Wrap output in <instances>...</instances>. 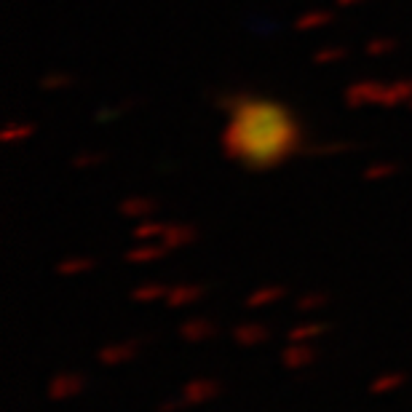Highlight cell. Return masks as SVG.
I'll return each mask as SVG.
<instances>
[{
    "label": "cell",
    "instance_id": "ffe728a7",
    "mask_svg": "<svg viewBox=\"0 0 412 412\" xmlns=\"http://www.w3.org/2000/svg\"><path fill=\"white\" fill-rule=\"evenodd\" d=\"M97 265L94 257H65L56 263V273L59 276H78V273H86Z\"/></svg>",
    "mask_w": 412,
    "mask_h": 412
},
{
    "label": "cell",
    "instance_id": "4dcf8cb0",
    "mask_svg": "<svg viewBox=\"0 0 412 412\" xmlns=\"http://www.w3.org/2000/svg\"><path fill=\"white\" fill-rule=\"evenodd\" d=\"M340 8H354V6H359V3H364V0H335Z\"/></svg>",
    "mask_w": 412,
    "mask_h": 412
},
{
    "label": "cell",
    "instance_id": "52a82bcc",
    "mask_svg": "<svg viewBox=\"0 0 412 412\" xmlns=\"http://www.w3.org/2000/svg\"><path fill=\"white\" fill-rule=\"evenodd\" d=\"M316 356H318V351H316L311 343H305V340H300V343H290L284 351H281V364L292 369V372H300V369H305V367H311L316 362Z\"/></svg>",
    "mask_w": 412,
    "mask_h": 412
},
{
    "label": "cell",
    "instance_id": "4fadbf2b",
    "mask_svg": "<svg viewBox=\"0 0 412 412\" xmlns=\"http://www.w3.org/2000/svg\"><path fill=\"white\" fill-rule=\"evenodd\" d=\"M412 99V78H402L386 86V97L383 107H399V105H410Z\"/></svg>",
    "mask_w": 412,
    "mask_h": 412
},
{
    "label": "cell",
    "instance_id": "2e32d148",
    "mask_svg": "<svg viewBox=\"0 0 412 412\" xmlns=\"http://www.w3.org/2000/svg\"><path fill=\"white\" fill-rule=\"evenodd\" d=\"M404 383H407V372H386V375H380V378H375L369 383V393L372 396H383V393H391V391L402 388Z\"/></svg>",
    "mask_w": 412,
    "mask_h": 412
},
{
    "label": "cell",
    "instance_id": "8fae6325",
    "mask_svg": "<svg viewBox=\"0 0 412 412\" xmlns=\"http://www.w3.org/2000/svg\"><path fill=\"white\" fill-rule=\"evenodd\" d=\"M204 294H206L204 284H174L166 294V305L169 308H185V305L198 303Z\"/></svg>",
    "mask_w": 412,
    "mask_h": 412
},
{
    "label": "cell",
    "instance_id": "6da1fadb",
    "mask_svg": "<svg viewBox=\"0 0 412 412\" xmlns=\"http://www.w3.org/2000/svg\"><path fill=\"white\" fill-rule=\"evenodd\" d=\"M217 105L230 116L222 131L225 158L249 171H268L303 153V126L284 102L230 91L219 94Z\"/></svg>",
    "mask_w": 412,
    "mask_h": 412
},
{
    "label": "cell",
    "instance_id": "4316f807",
    "mask_svg": "<svg viewBox=\"0 0 412 412\" xmlns=\"http://www.w3.org/2000/svg\"><path fill=\"white\" fill-rule=\"evenodd\" d=\"M327 303H329V292H308V294L297 297L294 308L303 311V314H308V311H316V308H324Z\"/></svg>",
    "mask_w": 412,
    "mask_h": 412
},
{
    "label": "cell",
    "instance_id": "8992f818",
    "mask_svg": "<svg viewBox=\"0 0 412 412\" xmlns=\"http://www.w3.org/2000/svg\"><path fill=\"white\" fill-rule=\"evenodd\" d=\"M177 332H180V338L185 340V343H204V340L217 338L219 327L212 318H206V316H191V318H185L180 324Z\"/></svg>",
    "mask_w": 412,
    "mask_h": 412
},
{
    "label": "cell",
    "instance_id": "484cf974",
    "mask_svg": "<svg viewBox=\"0 0 412 412\" xmlns=\"http://www.w3.org/2000/svg\"><path fill=\"white\" fill-rule=\"evenodd\" d=\"M399 49V41L396 38H372V41H367V56H372V59H378V56H388V54H393V51Z\"/></svg>",
    "mask_w": 412,
    "mask_h": 412
},
{
    "label": "cell",
    "instance_id": "1f68e13d",
    "mask_svg": "<svg viewBox=\"0 0 412 412\" xmlns=\"http://www.w3.org/2000/svg\"><path fill=\"white\" fill-rule=\"evenodd\" d=\"M407 107H410V113H412V99H410V105H407Z\"/></svg>",
    "mask_w": 412,
    "mask_h": 412
},
{
    "label": "cell",
    "instance_id": "ac0fdd59",
    "mask_svg": "<svg viewBox=\"0 0 412 412\" xmlns=\"http://www.w3.org/2000/svg\"><path fill=\"white\" fill-rule=\"evenodd\" d=\"M171 287L166 284H158V281H153V284H142V287H137V290H131V300L134 303H155V300H166V294H169Z\"/></svg>",
    "mask_w": 412,
    "mask_h": 412
},
{
    "label": "cell",
    "instance_id": "30bf717a",
    "mask_svg": "<svg viewBox=\"0 0 412 412\" xmlns=\"http://www.w3.org/2000/svg\"><path fill=\"white\" fill-rule=\"evenodd\" d=\"M118 212L121 217H145L150 219L158 212V201L150 198V195H129L118 204Z\"/></svg>",
    "mask_w": 412,
    "mask_h": 412
},
{
    "label": "cell",
    "instance_id": "83f0119b",
    "mask_svg": "<svg viewBox=\"0 0 412 412\" xmlns=\"http://www.w3.org/2000/svg\"><path fill=\"white\" fill-rule=\"evenodd\" d=\"M393 174H399V164H372V166L364 169V180L378 182V180H388Z\"/></svg>",
    "mask_w": 412,
    "mask_h": 412
},
{
    "label": "cell",
    "instance_id": "ba28073f",
    "mask_svg": "<svg viewBox=\"0 0 412 412\" xmlns=\"http://www.w3.org/2000/svg\"><path fill=\"white\" fill-rule=\"evenodd\" d=\"M230 335L236 340V345H241V348H257V345L270 340V327L257 324V321H243V324L233 327Z\"/></svg>",
    "mask_w": 412,
    "mask_h": 412
},
{
    "label": "cell",
    "instance_id": "5b68a950",
    "mask_svg": "<svg viewBox=\"0 0 412 412\" xmlns=\"http://www.w3.org/2000/svg\"><path fill=\"white\" fill-rule=\"evenodd\" d=\"M219 393H222L219 380H215V378H193L182 386V402L188 407H193V404H204L209 399H217Z\"/></svg>",
    "mask_w": 412,
    "mask_h": 412
},
{
    "label": "cell",
    "instance_id": "9c48e42d",
    "mask_svg": "<svg viewBox=\"0 0 412 412\" xmlns=\"http://www.w3.org/2000/svg\"><path fill=\"white\" fill-rule=\"evenodd\" d=\"M198 239V228L191 225V222H169V230L161 236V243L169 249V252H177V249H185Z\"/></svg>",
    "mask_w": 412,
    "mask_h": 412
},
{
    "label": "cell",
    "instance_id": "5bb4252c",
    "mask_svg": "<svg viewBox=\"0 0 412 412\" xmlns=\"http://www.w3.org/2000/svg\"><path fill=\"white\" fill-rule=\"evenodd\" d=\"M281 297H287V287H281V284H268V287H260V290H254L246 300H243V305L246 308H263V305H270V303H276V300H281Z\"/></svg>",
    "mask_w": 412,
    "mask_h": 412
},
{
    "label": "cell",
    "instance_id": "3957f363",
    "mask_svg": "<svg viewBox=\"0 0 412 412\" xmlns=\"http://www.w3.org/2000/svg\"><path fill=\"white\" fill-rule=\"evenodd\" d=\"M86 386H89V380H86L83 372L62 369V372H56V375L49 380L46 393H49L51 402H70V399H75V396H80V393L86 391Z\"/></svg>",
    "mask_w": 412,
    "mask_h": 412
},
{
    "label": "cell",
    "instance_id": "277c9868",
    "mask_svg": "<svg viewBox=\"0 0 412 412\" xmlns=\"http://www.w3.org/2000/svg\"><path fill=\"white\" fill-rule=\"evenodd\" d=\"M147 340H153V338L145 335V338H134V340H123V343L102 345V348L97 351V362L105 364V367H116V364L131 362V359L140 354V348L145 345Z\"/></svg>",
    "mask_w": 412,
    "mask_h": 412
},
{
    "label": "cell",
    "instance_id": "7c38bea8",
    "mask_svg": "<svg viewBox=\"0 0 412 412\" xmlns=\"http://www.w3.org/2000/svg\"><path fill=\"white\" fill-rule=\"evenodd\" d=\"M335 22V14L332 11H324V8H314V11H305L294 19V30L300 32H314V30H321V27L332 25Z\"/></svg>",
    "mask_w": 412,
    "mask_h": 412
},
{
    "label": "cell",
    "instance_id": "d6986e66",
    "mask_svg": "<svg viewBox=\"0 0 412 412\" xmlns=\"http://www.w3.org/2000/svg\"><path fill=\"white\" fill-rule=\"evenodd\" d=\"M105 161H107L105 150H89V147H83L80 153H75L73 158H70V166L73 169H97Z\"/></svg>",
    "mask_w": 412,
    "mask_h": 412
},
{
    "label": "cell",
    "instance_id": "44dd1931",
    "mask_svg": "<svg viewBox=\"0 0 412 412\" xmlns=\"http://www.w3.org/2000/svg\"><path fill=\"white\" fill-rule=\"evenodd\" d=\"M169 230V222H161V219H145V222H140L137 228H134V239H140V241H150V239H161L164 233Z\"/></svg>",
    "mask_w": 412,
    "mask_h": 412
},
{
    "label": "cell",
    "instance_id": "9a60e30c",
    "mask_svg": "<svg viewBox=\"0 0 412 412\" xmlns=\"http://www.w3.org/2000/svg\"><path fill=\"white\" fill-rule=\"evenodd\" d=\"M169 254V249L164 246V243H147V246H134V249H129L123 257H126V263H134V265H142V263H155V260H161V257H166Z\"/></svg>",
    "mask_w": 412,
    "mask_h": 412
},
{
    "label": "cell",
    "instance_id": "f1b7e54d",
    "mask_svg": "<svg viewBox=\"0 0 412 412\" xmlns=\"http://www.w3.org/2000/svg\"><path fill=\"white\" fill-rule=\"evenodd\" d=\"M137 102H140V99H131V102L126 99V102H121L118 107H107V105H105V107L99 110L97 116H94V121H97V123H110V121H116V118H118V116H123L126 110H131V107H134Z\"/></svg>",
    "mask_w": 412,
    "mask_h": 412
},
{
    "label": "cell",
    "instance_id": "d4e9b609",
    "mask_svg": "<svg viewBox=\"0 0 412 412\" xmlns=\"http://www.w3.org/2000/svg\"><path fill=\"white\" fill-rule=\"evenodd\" d=\"M38 86H41L43 91H65V89L75 86V75H70V73H49V75H43V78L38 80Z\"/></svg>",
    "mask_w": 412,
    "mask_h": 412
},
{
    "label": "cell",
    "instance_id": "cb8c5ba5",
    "mask_svg": "<svg viewBox=\"0 0 412 412\" xmlns=\"http://www.w3.org/2000/svg\"><path fill=\"white\" fill-rule=\"evenodd\" d=\"M359 150L356 142H327V145H316V147H303L305 155H343V153H354Z\"/></svg>",
    "mask_w": 412,
    "mask_h": 412
},
{
    "label": "cell",
    "instance_id": "603a6c76",
    "mask_svg": "<svg viewBox=\"0 0 412 412\" xmlns=\"http://www.w3.org/2000/svg\"><path fill=\"white\" fill-rule=\"evenodd\" d=\"M345 59H348V49H343V46H321L311 56L314 65H338V62H345Z\"/></svg>",
    "mask_w": 412,
    "mask_h": 412
},
{
    "label": "cell",
    "instance_id": "7a4b0ae2",
    "mask_svg": "<svg viewBox=\"0 0 412 412\" xmlns=\"http://www.w3.org/2000/svg\"><path fill=\"white\" fill-rule=\"evenodd\" d=\"M386 86L383 80H356L345 89L343 94V102L345 107L351 110H359V107H369V105H378L383 107V97H386Z\"/></svg>",
    "mask_w": 412,
    "mask_h": 412
},
{
    "label": "cell",
    "instance_id": "7402d4cb",
    "mask_svg": "<svg viewBox=\"0 0 412 412\" xmlns=\"http://www.w3.org/2000/svg\"><path fill=\"white\" fill-rule=\"evenodd\" d=\"M35 131H38V126H35V123H8V126L3 129V134H0V140L11 145V142H22V140H30Z\"/></svg>",
    "mask_w": 412,
    "mask_h": 412
},
{
    "label": "cell",
    "instance_id": "f546056e",
    "mask_svg": "<svg viewBox=\"0 0 412 412\" xmlns=\"http://www.w3.org/2000/svg\"><path fill=\"white\" fill-rule=\"evenodd\" d=\"M182 407H188L182 399H171V402H164V404L158 407V412H177V410H182Z\"/></svg>",
    "mask_w": 412,
    "mask_h": 412
},
{
    "label": "cell",
    "instance_id": "e0dca14e",
    "mask_svg": "<svg viewBox=\"0 0 412 412\" xmlns=\"http://www.w3.org/2000/svg\"><path fill=\"white\" fill-rule=\"evenodd\" d=\"M329 332V324H324V321H311V324H297V327H292L290 332H287V340L290 343H300V340H316L321 338V335H327Z\"/></svg>",
    "mask_w": 412,
    "mask_h": 412
}]
</instances>
